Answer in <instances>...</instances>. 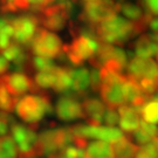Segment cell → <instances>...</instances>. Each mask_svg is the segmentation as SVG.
Instances as JSON below:
<instances>
[{
	"mask_svg": "<svg viewBox=\"0 0 158 158\" xmlns=\"http://www.w3.org/2000/svg\"><path fill=\"white\" fill-rule=\"evenodd\" d=\"M85 1H90V0H85Z\"/></svg>",
	"mask_w": 158,
	"mask_h": 158,
	"instance_id": "8d00e7d4",
	"label": "cell"
},
{
	"mask_svg": "<svg viewBox=\"0 0 158 158\" xmlns=\"http://www.w3.org/2000/svg\"><path fill=\"white\" fill-rule=\"evenodd\" d=\"M0 158H18L17 145L11 136L0 137Z\"/></svg>",
	"mask_w": 158,
	"mask_h": 158,
	"instance_id": "d4e9b609",
	"label": "cell"
},
{
	"mask_svg": "<svg viewBox=\"0 0 158 158\" xmlns=\"http://www.w3.org/2000/svg\"><path fill=\"white\" fill-rule=\"evenodd\" d=\"M98 45L100 41L97 40L96 35L80 34L75 35L72 44L63 45L62 53L67 55L69 61L74 66H80L83 63V61L90 60L95 55Z\"/></svg>",
	"mask_w": 158,
	"mask_h": 158,
	"instance_id": "277c9868",
	"label": "cell"
},
{
	"mask_svg": "<svg viewBox=\"0 0 158 158\" xmlns=\"http://www.w3.org/2000/svg\"><path fill=\"white\" fill-rule=\"evenodd\" d=\"M118 111V124L121 130L128 134H134L139 124H141V110L136 109L132 106H122L117 109Z\"/></svg>",
	"mask_w": 158,
	"mask_h": 158,
	"instance_id": "4fadbf2b",
	"label": "cell"
},
{
	"mask_svg": "<svg viewBox=\"0 0 158 158\" xmlns=\"http://www.w3.org/2000/svg\"><path fill=\"white\" fill-rule=\"evenodd\" d=\"M111 149H113L114 158H135L138 147L130 138L123 136L117 142L113 143Z\"/></svg>",
	"mask_w": 158,
	"mask_h": 158,
	"instance_id": "2e32d148",
	"label": "cell"
},
{
	"mask_svg": "<svg viewBox=\"0 0 158 158\" xmlns=\"http://www.w3.org/2000/svg\"><path fill=\"white\" fill-rule=\"evenodd\" d=\"M90 87V72L87 68L72 70V88L79 95H85Z\"/></svg>",
	"mask_w": 158,
	"mask_h": 158,
	"instance_id": "9a60e30c",
	"label": "cell"
},
{
	"mask_svg": "<svg viewBox=\"0 0 158 158\" xmlns=\"http://www.w3.org/2000/svg\"><path fill=\"white\" fill-rule=\"evenodd\" d=\"M48 158H64V157H62L60 153H56V155H54V156H51V157H48Z\"/></svg>",
	"mask_w": 158,
	"mask_h": 158,
	"instance_id": "d590c367",
	"label": "cell"
},
{
	"mask_svg": "<svg viewBox=\"0 0 158 158\" xmlns=\"http://www.w3.org/2000/svg\"><path fill=\"white\" fill-rule=\"evenodd\" d=\"M13 2H14V0H0V11L4 14L17 12L13 6Z\"/></svg>",
	"mask_w": 158,
	"mask_h": 158,
	"instance_id": "d6a6232c",
	"label": "cell"
},
{
	"mask_svg": "<svg viewBox=\"0 0 158 158\" xmlns=\"http://www.w3.org/2000/svg\"><path fill=\"white\" fill-rule=\"evenodd\" d=\"M54 0H28L29 5L33 7L36 12H40L45 7L49 6Z\"/></svg>",
	"mask_w": 158,
	"mask_h": 158,
	"instance_id": "1f68e13d",
	"label": "cell"
},
{
	"mask_svg": "<svg viewBox=\"0 0 158 158\" xmlns=\"http://www.w3.org/2000/svg\"><path fill=\"white\" fill-rule=\"evenodd\" d=\"M72 87V69L67 67H56V79L53 87L55 93L67 91Z\"/></svg>",
	"mask_w": 158,
	"mask_h": 158,
	"instance_id": "44dd1931",
	"label": "cell"
},
{
	"mask_svg": "<svg viewBox=\"0 0 158 158\" xmlns=\"http://www.w3.org/2000/svg\"><path fill=\"white\" fill-rule=\"evenodd\" d=\"M54 67V62L52 61V59L48 57H42V56H35L29 57L28 63L26 69H28L31 72H41V70H46L49 68Z\"/></svg>",
	"mask_w": 158,
	"mask_h": 158,
	"instance_id": "484cf974",
	"label": "cell"
},
{
	"mask_svg": "<svg viewBox=\"0 0 158 158\" xmlns=\"http://www.w3.org/2000/svg\"><path fill=\"white\" fill-rule=\"evenodd\" d=\"M135 158H158V137L142 147H138Z\"/></svg>",
	"mask_w": 158,
	"mask_h": 158,
	"instance_id": "4316f807",
	"label": "cell"
},
{
	"mask_svg": "<svg viewBox=\"0 0 158 158\" xmlns=\"http://www.w3.org/2000/svg\"><path fill=\"white\" fill-rule=\"evenodd\" d=\"M14 42L13 39V31H12L10 18L0 17V52L5 51Z\"/></svg>",
	"mask_w": 158,
	"mask_h": 158,
	"instance_id": "7402d4cb",
	"label": "cell"
},
{
	"mask_svg": "<svg viewBox=\"0 0 158 158\" xmlns=\"http://www.w3.org/2000/svg\"><path fill=\"white\" fill-rule=\"evenodd\" d=\"M18 101L19 98L10 94V91L0 81V113L11 114L15 109Z\"/></svg>",
	"mask_w": 158,
	"mask_h": 158,
	"instance_id": "603a6c76",
	"label": "cell"
},
{
	"mask_svg": "<svg viewBox=\"0 0 158 158\" xmlns=\"http://www.w3.org/2000/svg\"><path fill=\"white\" fill-rule=\"evenodd\" d=\"M0 81L6 87V89L10 91V94L18 98L28 91L40 93L36 85H34L33 79L25 73H20V72L6 73L0 77Z\"/></svg>",
	"mask_w": 158,
	"mask_h": 158,
	"instance_id": "30bf717a",
	"label": "cell"
},
{
	"mask_svg": "<svg viewBox=\"0 0 158 158\" xmlns=\"http://www.w3.org/2000/svg\"><path fill=\"white\" fill-rule=\"evenodd\" d=\"M14 121L6 113H0V137L1 136H6L8 130L11 129V125Z\"/></svg>",
	"mask_w": 158,
	"mask_h": 158,
	"instance_id": "f546056e",
	"label": "cell"
},
{
	"mask_svg": "<svg viewBox=\"0 0 158 158\" xmlns=\"http://www.w3.org/2000/svg\"><path fill=\"white\" fill-rule=\"evenodd\" d=\"M87 157L88 158H114L111 145L103 141L91 142L87 145Z\"/></svg>",
	"mask_w": 158,
	"mask_h": 158,
	"instance_id": "ffe728a7",
	"label": "cell"
},
{
	"mask_svg": "<svg viewBox=\"0 0 158 158\" xmlns=\"http://www.w3.org/2000/svg\"><path fill=\"white\" fill-rule=\"evenodd\" d=\"M81 104H82L85 118L87 119V124L91 127L101 125L104 113H106L104 104L97 98H87Z\"/></svg>",
	"mask_w": 158,
	"mask_h": 158,
	"instance_id": "5bb4252c",
	"label": "cell"
},
{
	"mask_svg": "<svg viewBox=\"0 0 158 158\" xmlns=\"http://www.w3.org/2000/svg\"><path fill=\"white\" fill-rule=\"evenodd\" d=\"M141 90L147 94V95H152L155 93H157L158 89V81L156 80H150V79H143L138 82Z\"/></svg>",
	"mask_w": 158,
	"mask_h": 158,
	"instance_id": "83f0119b",
	"label": "cell"
},
{
	"mask_svg": "<svg viewBox=\"0 0 158 158\" xmlns=\"http://www.w3.org/2000/svg\"><path fill=\"white\" fill-rule=\"evenodd\" d=\"M148 27H150L153 32H156V34H158V17L151 15L149 21H148Z\"/></svg>",
	"mask_w": 158,
	"mask_h": 158,
	"instance_id": "e575fe53",
	"label": "cell"
},
{
	"mask_svg": "<svg viewBox=\"0 0 158 158\" xmlns=\"http://www.w3.org/2000/svg\"><path fill=\"white\" fill-rule=\"evenodd\" d=\"M135 51L139 57H150L158 53V42L153 35H142L136 41Z\"/></svg>",
	"mask_w": 158,
	"mask_h": 158,
	"instance_id": "e0dca14e",
	"label": "cell"
},
{
	"mask_svg": "<svg viewBox=\"0 0 158 158\" xmlns=\"http://www.w3.org/2000/svg\"><path fill=\"white\" fill-rule=\"evenodd\" d=\"M118 119H119V116L117 109L109 108L108 110H106L104 116H103V121L107 124V127H116V125L118 124Z\"/></svg>",
	"mask_w": 158,
	"mask_h": 158,
	"instance_id": "f1b7e54d",
	"label": "cell"
},
{
	"mask_svg": "<svg viewBox=\"0 0 158 158\" xmlns=\"http://www.w3.org/2000/svg\"><path fill=\"white\" fill-rule=\"evenodd\" d=\"M29 45L32 53L36 56L53 59L62 54V40L55 33L49 32L45 28L38 29Z\"/></svg>",
	"mask_w": 158,
	"mask_h": 158,
	"instance_id": "ba28073f",
	"label": "cell"
},
{
	"mask_svg": "<svg viewBox=\"0 0 158 158\" xmlns=\"http://www.w3.org/2000/svg\"><path fill=\"white\" fill-rule=\"evenodd\" d=\"M56 79V67L49 68L46 70L38 72L34 76V85L40 90H46V89H53L54 83Z\"/></svg>",
	"mask_w": 158,
	"mask_h": 158,
	"instance_id": "d6986e66",
	"label": "cell"
},
{
	"mask_svg": "<svg viewBox=\"0 0 158 158\" xmlns=\"http://www.w3.org/2000/svg\"><path fill=\"white\" fill-rule=\"evenodd\" d=\"M156 137H158V127H156V124L147 123L144 121H142L139 127L134 131V138L139 145L147 144Z\"/></svg>",
	"mask_w": 158,
	"mask_h": 158,
	"instance_id": "ac0fdd59",
	"label": "cell"
},
{
	"mask_svg": "<svg viewBox=\"0 0 158 158\" xmlns=\"http://www.w3.org/2000/svg\"><path fill=\"white\" fill-rule=\"evenodd\" d=\"M121 5L115 0H90L85 1L83 12L80 15V20L96 27L98 23L117 14Z\"/></svg>",
	"mask_w": 158,
	"mask_h": 158,
	"instance_id": "5b68a950",
	"label": "cell"
},
{
	"mask_svg": "<svg viewBox=\"0 0 158 158\" xmlns=\"http://www.w3.org/2000/svg\"><path fill=\"white\" fill-rule=\"evenodd\" d=\"M13 39L18 45L27 46L31 44L35 33L39 29V19L33 14H21L14 18H10Z\"/></svg>",
	"mask_w": 158,
	"mask_h": 158,
	"instance_id": "9c48e42d",
	"label": "cell"
},
{
	"mask_svg": "<svg viewBox=\"0 0 158 158\" xmlns=\"http://www.w3.org/2000/svg\"><path fill=\"white\" fill-rule=\"evenodd\" d=\"M145 23H132L124 18L114 15L95 27L96 38L108 45H123L134 35L147 28Z\"/></svg>",
	"mask_w": 158,
	"mask_h": 158,
	"instance_id": "6da1fadb",
	"label": "cell"
},
{
	"mask_svg": "<svg viewBox=\"0 0 158 158\" xmlns=\"http://www.w3.org/2000/svg\"><path fill=\"white\" fill-rule=\"evenodd\" d=\"M17 115L32 129H36L47 115L53 113L51 97L46 93L39 95H27L20 98L15 106Z\"/></svg>",
	"mask_w": 158,
	"mask_h": 158,
	"instance_id": "7a4b0ae2",
	"label": "cell"
},
{
	"mask_svg": "<svg viewBox=\"0 0 158 158\" xmlns=\"http://www.w3.org/2000/svg\"><path fill=\"white\" fill-rule=\"evenodd\" d=\"M73 134L70 128H59L44 131L38 136V150L39 157H51L62 151L73 142Z\"/></svg>",
	"mask_w": 158,
	"mask_h": 158,
	"instance_id": "3957f363",
	"label": "cell"
},
{
	"mask_svg": "<svg viewBox=\"0 0 158 158\" xmlns=\"http://www.w3.org/2000/svg\"><path fill=\"white\" fill-rule=\"evenodd\" d=\"M141 117L144 122L150 124L158 123V100L151 97V100L142 109Z\"/></svg>",
	"mask_w": 158,
	"mask_h": 158,
	"instance_id": "cb8c5ba5",
	"label": "cell"
},
{
	"mask_svg": "<svg viewBox=\"0 0 158 158\" xmlns=\"http://www.w3.org/2000/svg\"><path fill=\"white\" fill-rule=\"evenodd\" d=\"M141 4L148 11V14L158 17V0H139Z\"/></svg>",
	"mask_w": 158,
	"mask_h": 158,
	"instance_id": "4dcf8cb0",
	"label": "cell"
},
{
	"mask_svg": "<svg viewBox=\"0 0 158 158\" xmlns=\"http://www.w3.org/2000/svg\"><path fill=\"white\" fill-rule=\"evenodd\" d=\"M72 11L70 0H57L55 5H49L41 10L38 15L39 23L45 29L61 31L66 27L69 19V13Z\"/></svg>",
	"mask_w": 158,
	"mask_h": 158,
	"instance_id": "52a82bcc",
	"label": "cell"
},
{
	"mask_svg": "<svg viewBox=\"0 0 158 158\" xmlns=\"http://www.w3.org/2000/svg\"><path fill=\"white\" fill-rule=\"evenodd\" d=\"M12 138L17 145L19 158L39 157L38 150V135L35 130L28 125H23L18 122H13L11 125Z\"/></svg>",
	"mask_w": 158,
	"mask_h": 158,
	"instance_id": "8992f818",
	"label": "cell"
},
{
	"mask_svg": "<svg viewBox=\"0 0 158 158\" xmlns=\"http://www.w3.org/2000/svg\"><path fill=\"white\" fill-rule=\"evenodd\" d=\"M128 77L139 82L143 79L158 81V63L150 57H134L127 63Z\"/></svg>",
	"mask_w": 158,
	"mask_h": 158,
	"instance_id": "8fae6325",
	"label": "cell"
},
{
	"mask_svg": "<svg viewBox=\"0 0 158 158\" xmlns=\"http://www.w3.org/2000/svg\"><path fill=\"white\" fill-rule=\"evenodd\" d=\"M8 68H10V61L0 53V77L7 73Z\"/></svg>",
	"mask_w": 158,
	"mask_h": 158,
	"instance_id": "836d02e7",
	"label": "cell"
},
{
	"mask_svg": "<svg viewBox=\"0 0 158 158\" xmlns=\"http://www.w3.org/2000/svg\"><path fill=\"white\" fill-rule=\"evenodd\" d=\"M55 113L57 118L64 122L85 118L82 104L74 96H63L59 98L55 107Z\"/></svg>",
	"mask_w": 158,
	"mask_h": 158,
	"instance_id": "7c38bea8",
	"label": "cell"
}]
</instances>
